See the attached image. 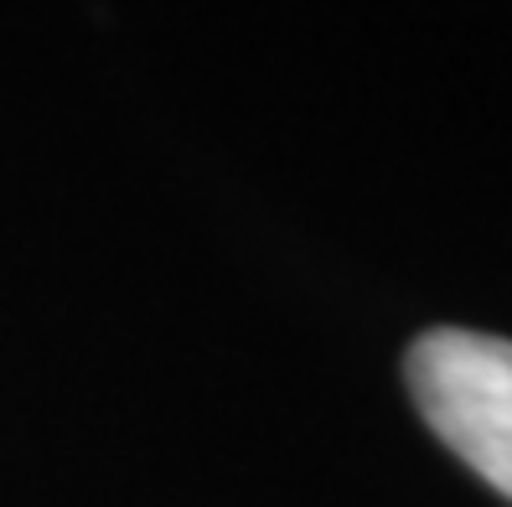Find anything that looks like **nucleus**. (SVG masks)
Returning a JSON list of instances; mask_svg holds the SVG:
<instances>
[{
	"instance_id": "f257e3e1",
	"label": "nucleus",
	"mask_w": 512,
	"mask_h": 507,
	"mask_svg": "<svg viewBox=\"0 0 512 507\" xmlns=\"http://www.w3.org/2000/svg\"><path fill=\"white\" fill-rule=\"evenodd\" d=\"M404 378L419 420L512 502V342L435 326L414 337Z\"/></svg>"
}]
</instances>
